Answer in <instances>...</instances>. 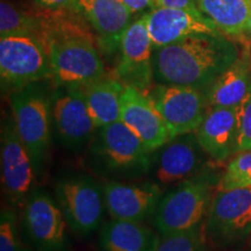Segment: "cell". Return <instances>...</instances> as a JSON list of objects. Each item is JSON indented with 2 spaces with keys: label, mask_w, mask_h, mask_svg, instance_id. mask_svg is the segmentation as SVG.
<instances>
[{
  "label": "cell",
  "mask_w": 251,
  "mask_h": 251,
  "mask_svg": "<svg viewBox=\"0 0 251 251\" xmlns=\"http://www.w3.org/2000/svg\"><path fill=\"white\" fill-rule=\"evenodd\" d=\"M238 59V50L222 34H194L153 48V80L206 90Z\"/></svg>",
  "instance_id": "6da1fadb"
},
{
  "label": "cell",
  "mask_w": 251,
  "mask_h": 251,
  "mask_svg": "<svg viewBox=\"0 0 251 251\" xmlns=\"http://www.w3.org/2000/svg\"><path fill=\"white\" fill-rule=\"evenodd\" d=\"M152 152L121 121L98 128L90 147L94 171L114 179L148 174L152 166Z\"/></svg>",
  "instance_id": "7a4b0ae2"
},
{
  "label": "cell",
  "mask_w": 251,
  "mask_h": 251,
  "mask_svg": "<svg viewBox=\"0 0 251 251\" xmlns=\"http://www.w3.org/2000/svg\"><path fill=\"white\" fill-rule=\"evenodd\" d=\"M220 178L213 171L180 181L162 197L153 214V225L162 236L188 230L202 224L211 206L213 188Z\"/></svg>",
  "instance_id": "3957f363"
},
{
  "label": "cell",
  "mask_w": 251,
  "mask_h": 251,
  "mask_svg": "<svg viewBox=\"0 0 251 251\" xmlns=\"http://www.w3.org/2000/svg\"><path fill=\"white\" fill-rule=\"evenodd\" d=\"M37 83L19 89L11 96L12 118L37 176L42 174L51 143V94Z\"/></svg>",
  "instance_id": "277c9868"
},
{
  "label": "cell",
  "mask_w": 251,
  "mask_h": 251,
  "mask_svg": "<svg viewBox=\"0 0 251 251\" xmlns=\"http://www.w3.org/2000/svg\"><path fill=\"white\" fill-rule=\"evenodd\" d=\"M55 198L69 228L80 236H89L101 227L106 209L103 188L85 174L69 175L58 179Z\"/></svg>",
  "instance_id": "5b68a950"
},
{
  "label": "cell",
  "mask_w": 251,
  "mask_h": 251,
  "mask_svg": "<svg viewBox=\"0 0 251 251\" xmlns=\"http://www.w3.org/2000/svg\"><path fill=\"white\" fill-rule=\"evenodd\" d=\"M51 77L57 86H84L105 76V64L86 36H67L45 43Z\"/></svg>",
  "instance_id": "8992f818"
},
{
  "label": "cell",
  "mask_w": 251,
  "mask_h": 251,
  "mask_svg": "<svg viewBox=\"0 0 251 251\" xmlns=\"http://www.w3.org/2000/svg\"><path fill=\"white\" fill-rule=\"evenodd\" d=\"M206 236L218 248L241 246L251 236V187L218 190L205 225Z\"/></svg>",
  "instance_id": "52a82bcc"
},
{
  "label": "cell",
  "mask_w": 251,
  "mask_h": 251,
  "mask_svg": "<svg viewBox=\"0 0 251 251\" xmlns=\"http://www.w3.org/2000/svg\"><path fill=\"white\" fill-rule=\"evenodd\" d=\"M0 75L2 85L17 90L51 77L48 52L42 41L27 34L1 36Z\"/></svg>",
  "instance_id": "ba28073f"
},
{
  "label": "cell",
  "mask_w": 251,
  "mask_h": 251,
  "mask_svg": "<svg viewBox=\"0 0 251 251\" xmlns=\"http://www.w3.org/2000/svg\"><path fill=\"white\" fill-rule=\"evenodd\" d=\"M23 227L36 251H65L68 228L57 199L41 188H35L24 205Z\"/></svg>",
  "instance_id": "9c48e42d"
},
{
  "label": "cell",
  "mask_w": 251,
  "mask_h": 251,
  "mask_svg": "<svg viewBox=\"0 0 251 251\" xmlns=\"http://www.w3.org/2000/svg\"><path fill=\"white\" fill-rule=\"evenodd\" d=\"M149 97L171 139L196 131L211 108L206 91L196 87L158 84Z\"/></svg>",
  "instance_id": "30bf717a"
},
{
  "label": "cell",
  "mask_w": 251,
  "mask_h": 251,
  "mask_svg": "<svg viewBox=\"0 0 251 251\" xmlns=\"http://www.w3.org/2000/svg\"><path fill=\"white\" fill-rule=\"evenodd\" d=\"M1 156V184L5 196L12 206L25 205L35 190L36 170L30 153L25 146L13 118H7L1 125L0 139Z\"/></svg>",
  "instance_id": "8fae6325"
},
{
  "label": "cell",
  "mask_w": 251,
  "mask_h": 251,
  "mask_svg": "<svg viewBox=\"0 0 251 251\" xmlns=\"http://www.w3.org/2000/svg\"><path fill=\"white\" fill-rule=\"evenodd\" d=\"M52 122L59 141L70 150H80L98 128L91 117L80 86H57L51 93Z\"/></svg>",
  "instance_id": "7c38bea8"
},
{
  "label": "cell",
  "mask_w": 251,
  "mask_h": 251,
  "mask_svg": "<svg viewBox=\"0 0 251 251\" xmlns=\"http://www.w3.org/2000/svg\"><path fill=\"white\" fill-rule=\"evenodd\" d=\"M155 152L151 168L155 181L161 186L178 184L201 174L208 158L194 131L171 139Z\"/></svg>",
  "instance_id": "4fadbf2b"
},
{
  "label": "cell",
  "mask_w": 251,
  "mask_h": 251,
  "mask_svg": "<svg viewBox=\"0 0 251 251\" xmlns=\"http://www.w3.org/2000/svg\"><path fill=\"white\" fill-rule=\"evenodd\" d=\"M153 46L148 29L147 14L131 24L126 30L120 46L118 79L125 86L146 92L153 80Z\"/></svg>",
  "instance_id": "5bb4252c"
},
{
  "label": "cell",
  "mask_w": 251,
  "mask_h": 251,
  "mask_svg": "<svg viewBox=\"0 0 251 251\" xmlns=\"http://www.w3.org/2000/svg\"><path fill=\"white\" fill-rule=\"evenodd\" d=\"M106 209L111 219L143 222L155 214L161 201L162 186L156 181L125 183L109 180L102 185Z\"/></svg>",
  "instance_id": "9a60e30c"
},
{
  "label": "cell",
  "mask_w": 251,
  "mask_h": 251,
  "mask_svg": "<svg viewBox=\"0 0 251 251\" xmlns=\"http://www.w3.org/2000/svg\"><path fill=\"white\" fill-rule=\"evenodd\" d=\"M120 121L133 130L151 151L171 140L164 120L152 100L142 91L125 86L121 98Z\"/></svg>",
  "instance_id": "2e32d148"
},
{
  "label": "cell",
  "mask_w": 251,
  "mask_h": 251,
  "mask_svg": "<svg viewBox=\"0 0 251 251\" xmlns=\"http://www.w3.org/2000/svg\"><path fill=\"white\" fill-rule=\"evenodd\" d=\"M153 48L177 42L194 34H222L200 11L158 7L147 14Z\"/></svg>",
  "instance_id": "e0dca14e"
},
{
  "label": "cell",
  "mask_w": 251,
  "mask_h": 251,
  "mask_svg": "<svg viewBox=\"0 0 251 251\" xmlns=\"http://www.w3.org/2000/svg\"><path fill=\"white\" fill-rule=\"evenodd\" d=\"M76 11L89 23L99 37V43L107 54L120 50L124 34L130 26V11L120 0H76Z\"/></svg>",
  "instance_id": "ac0fdd59"
},
{
  "label": "cell",
  "mask_w": 251,
  "mask_h": 251,
  "mask_svg": "<svg viewBox=\"0 0 251 251\" xmlns=\"http://www.w3.org/2000/svg\"><path fill=\"white\" fill-rule=\"evenodd\" d=\"M194 133L209 158L225 162L237 153L236 107H211Z\"/></svg>",
  "instance_id": "d6986e66"
},
{
  "label": "cell",
  "mask_w": 251,
  "mask_h": 251,
  "mask_svg": "<svg viewBox=\"0 0 251 251\" xmlns=\"http://www.w3.org/2000/svg\"><path fill=\"white\" fill-rule=\"evenodd\" d=\"M161 237L142 222L111 219L100 229L101 251H156Z\"/></svg>",
  "instance_id": "ffe728a7"
},
{
  "label": "cell",
  "mask_w": 251,
  "mask_h": 251,
  "mask_svg": "<svg viewBox=\"0 0 251 251\" xmlns=\"http://www.w3.org/2000/svg\"><path fill=\"white\" fill-rule=\"evenodd\" d=\"M205 91L209 107H237L251 91L249 59L238 58Z\"/></svg>",
  "instance_id": "44dd1931"
},
{
  "label": "cell",
  "mask_w": 251,
  "mask_h": 251,
  "mask_svg": "<svg viewBox=\"0 0 251 251\" xmlns=\"http://www.w3.org/2000/svg\"><path fill=\"white\" fill-rule=\"evenodd\" d=\"M87 107L97 128L120 121L125 85L118 78L101 77L81 86Z\"/></svg>",
  "instance_id": "7402d4cb"
},
{
  "label": "cell",
  "mask_w": 251,
  "mask_h": 251,
  "mask_svg": "<svg viewBox=\"0 0 251 251\" xmlns=\"http://www.w3.org/2000/svg\"><path fill=\"white\" fill-rule=\"evenodd\" d=\"M198 8L222 34L242 35L251 14L250 0H198Z\"/></svg>",
  "instance_id": "603a6c76"
},
{
  "label": "cell",
  "mask_w": 251,
  "mask_h": 251,
  "mask_svg": "<svg viewBox=\"0 0 251 251\" xmlns=\"http://www.w3.org/2000/svg\"><path fill=\"white\" fill-rule=\"evenodd\" d=\"M0 34L1 36L27 34L39 37L40 21L36 18L25 13L7 0L0 4Z\"/></svg>",
  "instance_id": "cb8c5ba5"
},
{
  "label": "cell",
  "mask_w": 251,
  "mask_h": 251,
  "mask_svg": "<svg viewBox=\"0 0 251 251\" xmlns=\"http://www.w3.org/2000/svg\"><path fill=\"white\" fill-rule=\"evenodd\" d=\"M202 224L188 230L161 237L156 251H208Z\"/></svg>",
  "instance_id": "d4e9b609"
},
{
  "label": "cell",
  "mask_w": 251,
  "mask_h": 251,
  "mask_svg": "<svg viewBox=\"0 0 251 251\" xmlns=\"http://www.w3.org/2000/svg\"><path fill=\"white\" fill-rule=\"evenodd\" d=\"M251 187V150L237 152L220 178L218 190Z\"/></svg>",
  "instance_id": "484cf974"
},
{
  "label": "cell",
  "mask_w": 251,
  "mask_h": 251,
  "mask_svg": "<svg viewBox=\"0 0 251 251\" xmlns=\"http://www.w3.org/2000/svg\"><path fill=\"white\" fill-rule=\"evenodd\" d=\"M19 216L14 206H6L0 213V251H24L20 240Z\"/></svg>",
  "instance_id": "4316f807"
},
{
  "label": "cell",
  "mask_w": 251,
  "mask_h": 251,
  "mask_svg": "<svg viewBox=\"0 0 251 251\" xmlns=\"http://www.w3.org/2000/svg\"><path fill=\"white\" fill-rule=\"evenodd\" d=\"M237 152L251 150V91L236 107Z\"/></svg>",
  "instance_id": "83f0119b"
},
{
  "label": "cell",
  "mask_w": 251,
  "mask_h": 251,
  "mask_svg": "<svg viewBox=\"0 0 251 251\" xmlns=\"http://www.w3.org/2000/svg\"><path fill=\"white\" fill-rule=\"evenodd\" d=\"M156 4L159 7H171L188 9V11H199L198 0H157Z\"/></svg>",
  "instance_id": "f1b7e54d"
},
{
  "label": "cell",
  "mask_w": 251,
  "mask_h": 251,
  "mask_svg": "<svg viewBox=\"0 0 251 251\" xmlns=\"http://www.w3.org/2000/svg\"><path fill=\"white\" fill-rule=\"evenodd\" d=\"M43 7L49 9H62V8H74L76 0H36Z\"/></svg>",
  "instance_id": "f546056e"
},
{
  "label": "cell",
  "mask_w": 251,
  "mask_h": 251,
  "mask_svg": "<svg viewBox=\"0 0 251 251\" xmlns=\"http://www.w3.org/2000/svg\"><path fill=\"white\" fill-rule=\"evenodd\" d=\"M120 1L129 9L130 13H136L151 5L152 0H120Z\"/></svg>",
  "instance_id": "4dcf8cb0"
},
{
  "label": "cell",
  "mask_w": 251,
  "mask_h": 251,
  "mask_svg": "<svg viewBox=\"0 0 251 251\" xmlns=\"http://www.w3.org/2000/svg\"><path fill=\"white\" fill-rule=\"evenodd\" d=\"M243 35L246 36L248 40H251V14H250L249 21H248V25H247V27H246V30H244Z\"/></svg>",
  "instance_id": "1f68e13d"
},
{
  "label": "cell",
  "mask_w": 251,
  "mask_h": 251,
  "mask_svg": "<svg viewBox=\"0 0 251 251\" xmlns=\"http://www.w3.org/2000/svg\"><path fill=\"white\" fill-rule=\"evenodd\" d=\"M250 247H251V236H250Z\"/></svg>",
  "instance_id": "d6a6232c"
},
{
  "label": "cell",
  "mask_w": 251,
  "mask_h": 251,
  "mask_svg": "<svg viewBox=\"0 0 251 251\" xmlns=\"http://www.w3.org/2000/svg\"><path fill=\"white\" fill-rule=\"evenodd\" d=\"M24 251H31V250H27V249H25Z\"/></svg>",
  "instance_id": "836d02e7"
},
{
  "label": "cell",
  "mask_w": 251,
  "mask_h": 251,
  "mask_svg": "<svg viewBox=\"0 0 251 251\" xmlns=\"http://www.w3.org/2000/svg\"><path fill=\"white\" fill-rule=\"evenodd\" d=\"M156 1H157V0H155V2H156Z\"/></svg>",
  "instance_id": "e575fe53"
},
{
  "label": "cell",
  "mask_w": 251,
  "mask_h": 251,
  "mask_svg": "<svg viewBox=\"0 0 251 251\" xmlns=\"http://www.w3.org/2000/svg\"><path fill=\"white\" fill-rule=\"evenodd\" d=\"M250 1H251V0H250Z\"/></svg>",
  "instance_id": "d590c367"
}]
</instances>
